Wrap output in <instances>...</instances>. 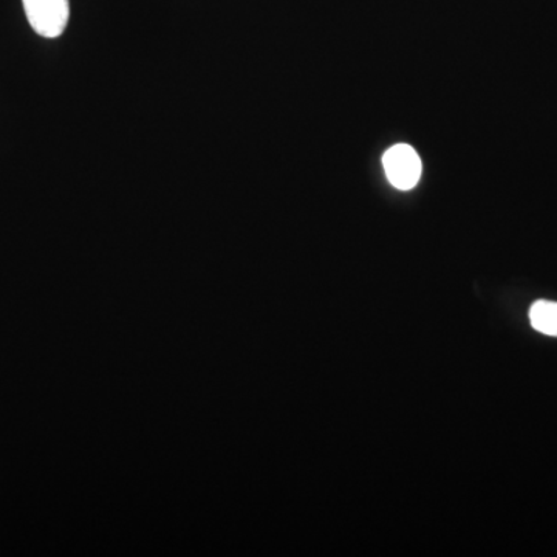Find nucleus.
Masks as SVG:
<instances>
[{
    "label": "nucleus",
    "instance_id": "obj_3",
    "mask_svg": "<svg viewBox=\"0 0 557 557\" xmlns=\"http://www.w3.org/2000/svg\"><path fill=\"white\" fill-rule=\"evenodd\" d=\"M533 329L548 336H557V302L537 300L530 310Z\"/></svg>",
    "mask_w": 557,
    "mask_h": 557
},
{
    "label": "nucleus",
    "instance_id": "obj_2",
    "mask_svg": "<svg viewBox=\"0 0 557 557\" xmlns=\"http://www.w3.org/2000/svg\"><path fill=\"white\" fill-rule=\"evenodd\" d=\"M383 166L388 182L401 190L412 189L423 171L420 157L409 145H397L388 149L383 157Z\"/></svg>",
    "mask_w": 557,
    "mask_h": 557
},
{
    "label": "nucleus",
    "instance_id": "obj_1",
    "mask_svg": "<svg viewBox=\"0 0 557 557\" xmlns=\"http://www.w3.org/2000/svg\"><path fill=\"white\" fill-rule=\"evenodd\" d=\"M33 30L42 38H60L69 24V0H22Z\"/></svg>",
    "mask_w": 557,
    "mask_h": 557
}]
</instances>
